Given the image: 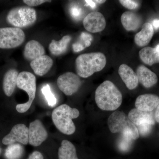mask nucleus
<instances>
[{
	"label": "nucleus",
	"mask_w": 159,
	"mask_h": 159,
	"mask_svg": "<svg viewBox=\"0 0 159 159\" xmlns=\"http://www.w3.org/2000/svg\"><path fill=\"white\" fill-rule=\"evenodd\" d=\"M95 99L100 109L113 111L119 108L122 104V96L113 83L106 80L96 89Z\"/></svg>",
	"instance_id": "obj_1"
},
{
	"label": "nucleus",
	"mask_w": 159,
	"mask_h": 159,
	"mask_svg": "<svg viewBox=\"0 0 159 159\" xmlns=\"http://www.w3.org/2000/svg\"><path fill=\"white\" fill-rule=\"evenodd\" d=\"M106 63V57L101 52L82 54L75 61L76 72L80 77L88 78L103 70Z\"/></svg>",
	"instance_id": "obj_2"
},
{
	"label": "nucleus",
	"mask_w": 159,
	"mask_h": 159,
	"mask_svg": "<svg viewBox=\"0 0 159 159\" xmlns=\"http://www.w3.org/2000/svg\"><path fill=\"white\" fill-rule=\"evenodd\" d=\"M79 116V111L77 109L72 108L67 104H62L53 110L52 121L61 132L70 135L76 131L72 119L78 118Z\"/></svg>",
	"instance_id": "obj_3"
},
{
	"label": "nucleus",
	"mask_w": 159,
	"mask_h": 159,
	"mask_svg": "<svg viewBox=\"0 0 159 159\" xmlns=\"http://www.w3.org/2000/svg\"><path fill=\"white\" fill-rule=\"evenodd\" d=\"M109 129L112 133H120L129 136L134 140L139 137V130L133 122L123 112L115 111L111 114L107 120Z\"/></svg>",
	"instance_id": "obj_4"
},
{
	"label": "nucleus",
	"mask_w": 159,
	"mask_h": 159,
	"mask_svg": "<svg viewBox=\"0 0 159 159\" xmlns=\"http://www.w3.org/2000/svg\"><path fill=\"white\" fill-rule=\"evenodd\" d=\"M37 20V14L34 8L21 6L9 11L6 17L7 22L15 28H25L34 25Z\"/></svg>",
	"instance_id": "obj_5"
},
{
	"label": "nucleus",
	"mask_w": 159,
	"mask_h": 159,
	"mask_svg": "<svg viewBox=\"0 0 159 159\" xmlns=\"http://www.w3.org/2000/svg\"><path fill=\"white\" fill-rule=\"evenodd\" d=\"M17 87L25 91L29 96L28 102L17 104L16 110L20 113L25 112L31 107L34 101L36 93V77L30 72L23 71L18 74L17 77Z\"/></svg>",
	"instance_id": "obj_6"
},
{
	"label": "nucleus",
	"mask_w": 159,
	"mask_h": 159,
	"mask_svg": "<svg viewBox=\"0 0 159 159\" xmlns=\"http://www.w3.org/2000/svg\"><path fill=\"white\" fill-rule=\"evenodd\" d=\"M25 35L21 29L15 27L0 28V48L12 49L25 41Z\"/></svg>",
	"instance_id": "obj_7"
},
{
	"label": "nucleus",
	"mask_w": 159,
	"mask_h": 159,
	"mask_svg": "<svg viewBox=\"0 0 159 159\" xmlns=\"http://www.w3.org/2000/svg\"><path fill=\"white\" fill-rule=\"evenodd\" d=\"M57 83L60 90L68 96L77 93L81 85L80 78L72 72H67L60 76Z\"/></svg>",
	"instance_id": "obj_8"
},
{
	"label": "nucleus",
	"mask_w": 159,
	"mask_h": 159,
	"mask_svg": "<svg viewBox=\"0 0 159 159\" xmlns=\"http://www.w3.org/2000/svg\"><path fill=\"white\" fill-rule=\"evenodd\" d=\"M29 128L23 124L15 125L11 131L2 140L5 145H10L16 142H19L23 145L29 143Z\"/></svg>",
	"instance_id": "obj_9"
},
{
	"label": "nucleus",
	"mask_w": 159,
	"mask_h": 159,
	"mask_svg": "<svg viewBox=\"0 0 159 159\" xmlns=\"http://www.w3.org/2000/svg\"><path fill=\"white\" fill-rule=\"evenodd\" d=\"M48 132L43 123L39 120H34L29 125V143L33 146L41 145L48 138Z\"/></svg>",
	"instance_id": "obj_10"
},
{
	"label": "nucleus",
	"mask_w": 159,
	"mask_h": 159,
	"mask_svg": "<svg viewBox=\"0 0 159 159\" xmlns=\"http://www.w3.org/2000/svg\"><path fill=\"white\" fill-rule=\"evenodd\" d=\"M84 29L91 33H97L105 29L106 22L105 18L101 12H90L83 20Z\"/></svg>",
	"instance_id": "obj_11"
},
{
	"label": "nucleus",
	"mask_w": 159,
	"mask_h": 159,
	"mask_svg": "<svg viewBox=\"0 0 159 159\" xmlns=\"http://www.w3.org/2000/svg\"><path fill=\"white\" fill-rule=\"evenodd\" d=\"M159 103V97L153 94L141 95L137 97L135 106L136 108L143 111H152Z\"/></svg>",
	"instance_id": "obj_12"
},
{
	"label": "nucleus",
	"mask_w": 159,
	"mask_h": 159,
	"mask_svg": "<svg viewBox=\"0 0 159 159\" xmlns=\"http://www.w3.org/2000/svg\"><path fill=\"white\" fill-rule=\"evenodd\" d=\"M119 74L126 87L129 90L136 88L139 84V80L136 73L127 65H121L119 69Z\"/></svg>",
	"instance_id": "obj_13"
},
{
	"label": "nucleus",
	"mask_w": 159,
	"mask_h": 159,
	"mask_svg": "<svg viewBox=\"0 0 159 159\" xmlns=\"http://www.w3.org/2000/svg\"><path fill=\"white\" fill-rule=\"evenodd\" d=\"M53 65V60L46 55L41 56L30 63V66L34 74L39 76H43L48 73Z\"/></svg>",
	"instance_id": "obj_14"
},
{
	"label": "nucleus",
	"mask_w": 159,
	"mask_h": 159,
	"mask_svg": "<svg viewBox=\"0 0 159 159\" xmlns=\"http://www.w3.org/2000/svg\"><path fill=\"white\" fill-rule=\"evenodd\" d=\"M128 117L136 126H139L142 123H147L154 125V115L153 112H146L134 108L129 113Z\"/></svg>",
	"instance_id": "obj_15"
},
{
	"label": "nucleus",
	"mask_w": 159,
	"mask_h": 159,
	"mask_svg": "<svg viewBox=\"0 0 159 159\" xmlns=\"http://www.w3.org/2000/svg\"><path fill=\"white\" fill-rule=\"evenodd\" d=\"M139 81L146 88H149L156 84L158 78L156 74L144 65H140L137 69Z\"/></svg>",
	"instance_id": "obj_16"
},
{
	"label": "nucleus",
	"mask_w": 159,
	"mask_h": 159,
	"mask_svg": "<svg viewBox=\"0 0 159 159\" xmlns=\"http://www.w3.org/2000/svg\"><path fill=\"white\" fill-rule=\"evenodd\" d=\"M121 21L124 29L127 31H135L142 24V19L138 13L126 11L121 16Z\"/></svg>",
	"instance_id": "obj_17"
},
{
	"label": "nucleus",
	"mask_w": 159,
	"mask_h": 159,
	"mask_svg": "<svg viewBox=\"0 0 159 159\" xmlns=\"http://www.w3.org/2000/svg\"><path fill=\"white\" fill-rule=\"evenodd\" d=\"M45 51L42 45L37 41L32 40L26 44L23 54L26 60L31 61L45 55Z\"/></svg>",
	"instance_id": "obj_18"
},
{
	"label": "nucleus",
	"mask_w": 159,
	"mask_h": 159,
	"mask_svg": "<svg viewBox=\"0 0 159 159\" xmlns=\"http://www.w3.org/2000/svg\"><path fill=\"white\" fill-rule=\"evenodd\" d=\"M18 74V72L16 70L11 69L8 70L4 75L3 89L7 97H10L14 93L17 84Z\"/></svg>",
	"instance_id": "obj_19"
},
{
	"label": "nucleus",
	"mask_w": 159,
	"mask_h": 159,
	"mask_svg": "<svg viewBox=\"0 0 159 159\" xmlns=\"http://www.w3.org/2000/svg\"><path fill=\"white\" fill-rule=\"evenodd\" d=\"M153 34L152 25L149 23H145L142 25L141 31L135 35L134 42L139 47H145L150 42Z\"/></svg>",
	"instance_id": "obj_20"
},
{
	"label": "nucleus",
	"mask_w": 159,
	"mask_h": 159,
	"mask_svg": "<svg viewBox=\"0 0 159 159\" xmlns=\"http://www.w3.org/2000/svg\"><path fill=\"white\" fill-rule=\"evenodd\" d=\"M72 38L70 35L63 36L60 40H52L49 46V50L51 54L55 56L61 55L66 52L70 42Z\"/></svg>",
	"instance_id": "obj_21"
},
{
	"label": "nucleus",
	"mask_w": 159,
	"mask_h": 159,
	"mask_svg": "<svg viewBox=\"0 0 159 159\" xmlns=\"http://www.w3.org/2000/svg\"><path fill=\"white\" fill-rule=\"evenodd\" d=\"M140 59L145 64L152 66L159 63V51L155 48L145 47L139 52Z\"/></svg>",
	"instance_id": "obj_22"
},
{
	"label": "nucleus",
	"mask_w": 159,
	"mask_h": 159,
	"mask_svg": "<svg viewBox=\"0 0 159 159\" xmlns=\"http://www.w3.org/2000/svg\"><path fill=\"white\" fill-rule=\"evenodd\" d=\"M58 159H78L74 145L68 140H63L58 149Z\"/></svg>",
	"instance_id": "obj_23"
},
{
	"label": "nucleus",
	"mask_w": 159,
	"mask_h": 159,
	"mask_svg": "<svg viewBox=\"0 0 159 159\" xmlns=\"http://www.w3.org/2000/svg\"><path fill=\"white\" fill-rule=\"evenodd\" d=\"M24 148L20 144L17 143L9 145L6 148L5 157L7 159H19L24 153Z\"/></svg>",
	"instance_id": "obj_24"
},
{
	"label": "nucleus",
	"mask_w": 159,
	"mask_h": 159,
	"mask_svg": "<svg viewBox=\"0 0 159 159\" xmlns=\"http://www.w3.org/2000/svg\"><path fill=\"white\" fill-rule=\"evenodd\" d=\"M41 91L49 106L53 107L56 105L57 102V99L51 92V88L48 84L43 86Z\"/></svg>",
	"instance_id": "obj_25"
},
{
	"label": "nucleus",
	"mask_w": 159,
	"mask_h": 159,
	"mask_svg": "<svg viewBox=\"0 0 159 159\" xmlns=\"http://www.w3.org/2000/svg\"><path fill=\"white\" fill-rule=\"evenodd\" d=\"M134 140L129 136L121 134L118 142L119 148L121 151L127 152L130 149Z\"/></svg>",
	"instance_id": "obj_26"
},
{
	"label": "nucleus",
	"mask_w": 159,
	"mask_h": 159,
	"mask_svg": "<svg viewBox=\"0 0 159 159\" xmlns=\"http://www.w3.org/2000/svg\"><path fill=\"white\" fill-rule=\"evenodd\" d=\"M93 40V35L87 32H82L80 35V41L78 43L86 48L91 46Z\"/></svg>",
	"instance_id": "obj_27"
},
{
	"label": "nucleus",
	"mask_w": 159,
	"mask_h": 159,
	"mask_svg": "<svg viewBox=\"0 0 159 159\" xmlns=\"http://www.w3.org/2000/svg\"><path fill=\"white\" fill-rule=\"evenodd\" d=\"M152 125L148 123H142L141 125L138 126V130L139 134L142 136H146L150 133L152 129Z\"/></svg>",
	"instance_id": "obj_28"
},
{
	"label": "nucleus",
	"mask_w": 159,
	"mask_h": 159,
	"mask_svg": "<svg viewBox=\"0 0 159 159\" xmlns=\"http://www.w3.org/2000/svg\"><path fill=\"white\" fill-rule=\"evenodd\" d=\"M119 2L123 7L130 10L136 9L139 7V3L137 1L133 0H120Z\"/></svg>",
	"instance_id": "obj_29"
},
{
	"label": "nucleus",
	"mask_w": 159,
	"mask_h": 159,
	"mask_svg": "<svg viewBox=\"0 0 159 159\" xmlns=\"http://www.w3.org/2000/svg\"><path fill=\"white\" fill-rule=\"evenodd\" d=\"M70 13L73 18L78 20L80 18L82 15V9L77 6H74L70 9Z\"/></svg>",
	"instance_id": "obj_30"
},
{
	"label": "nucleus",
	"mask_w": 159,
	"mask_h": 159,
	"mask_svg": "<svg viewBox=\"0 0 159 159\" xmlns=\"http://www.w3.org/2000/svg\"><path fill=\"white\" fill-rule=\"evenodd\" d=\"M24 2L26 5H28L29 7H33V6H37L41 5L43 3L47 2H51V1H47V0H25L23 1Z\"/></svg>",
	"instance_id": "obj_31"
},
{
	"label": "nucleus",
	"mask_w": 159,
	"mask_h": 159,
	"mask_svg": "<svg viewBox=\"0 0 159 159\" xmlns=\"http://www.w3.org/2000/svg\"><path fill=\"white\" fill-rule=\"evenodd\" d=\"M41 153L38 151H34L29 155L28 159H43Z\"/></svg>",
	"instance_id": "obj_32"
},
{
	"label": "nucleus",
	"mask_w": 159,
	"mask_h": 159,
	"mask_svg": "<svg viewBox=\"0 0 159 159\" xmlns=\"http://www.w3.org/2000/svg\"><path fill=\"white\" fill-rule=\"evenodd\" d=\"M73 51L75 52H79L83 51L85 48L78 42H76L73 44L72 45Z\"/></svg>",
	"instance_id": "obj_33"
},
{
	"label": "nucleus",
	"mask_w": 159,
	"mask_h": 159,
	"mask_svg": "<svg viewBox=\"0 0 159 159\" xmlns=\"http://www.w3.org/2000/svg\"><path fill=\"white\" fill-rule=\"evenodd\" d=\"M85 3L87 6H90L92 9H95L96 7V2L95 1H91V0H85Z\"/></svg>",
	"instance_id": "obj_34"
},
{
	"label": "nucleus",
	"mask_w": 159,
	"mask_h": 159,
	"mask_svg": "<svg viewBox=\"0 0 159 159\" xmlns=\"http://www.w3.org/2000/svg\"><path fill=\"white\" fill-rule=\"evenodd\" d=\"M154 118L155 120L157 122L159 123V103L158 105L157 106L155 112Z\"/></svg>",
	"instance_id": "obj_35"
},
{
	"label": "nucleus",
	"mask_w": 159,
	"mask_h": 159,
	"mask_svg": "<svg viewBox=\"0 0 159 159\" xmlns=\"http://www.w3.org/2000/svg\"><path fill=\"white\" fill-rule=\"evenodd\" d=\"M153 25L156 29L159 28V20H155L153 21Z\"/></svg>",
	"instance_id": "obj_36"
},
{
	"label": "nucleus",
	"mask_w": 159,
	"mask_h": 159,
	"mask_svg": "<svg viewBox=\"0 0 159 159\" xmlns=\"http://www.w3.org/2000/svg\"><path fill=\"white\" fill-rule=\"evenodd\" d=\"M95 2H96V3H98V4H102V3H105L106 1H103V0H96V1H95Z\"/></svg>",
	"instance_id": "obj_37"
},
{
	"label": "nucleus",
	"mask_w": 159,
	"mask_h": 159,
	"mask_svg": "<svg viewBox=\"0 0 159 159\" xmlns=\"http://www.w3.org/2000/svg\"><path fill=\"white\" fill-rule=\"evenodd\" d=\"M155 48L157 50H158V51H159V44H158L157 45Z\"/></svg>",
	"instance_id": "obj_38"
},
{
	"label": "nucleus",
	"mask_w": 159,
	"mask_h": 159,
	"mask_svg": "<svg viewBox=\"0 0 159 159\" xmlns=\"http://www.w3.org/2000/svg\"><path fill=\"white\" fill-rule=\"evenodd\" d=\"M0 152H1V150H0Z\"/></svg>",
	"instance_id": "obj_39"
}]
</instances>
